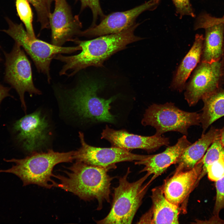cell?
I'll list each match as a JSON object with an SVG mask.
<instances>
[{
  "label": "cell",
  "mask_w": 224,
  "mask_h": 224,
  "mask_svg": "<svg viewBox=\"0 0 224 224\" xmlns=\"http://www.w3.org/2000/svg\"><path fill=\"white\" fill-rule=\"evenodd\" d=\"M138 24H134L118 33L108 34L88 40L73 39L81 48L79 54L66 56L59 54L54 59L64 63L60 75L72 76L89 66L102 67L104 62L112 55L124 49L129 44L143 39L135 36L134 31Z\"/></svg>",
  "instance_id": "6da1fadb"
},
{
  "label": "cell",
  "mask_w": 224,
  "mask_h": 224,
  "mask_svg": "<svg viewBox=\"0 0 224 224\" xmlns=\"http://www.w3.org/2000/svg\"><path fill=\"white\" fill-rule=\"evenodd\" d=\"M67 169L63 171L65 175H54L59 182L56 187L85 201L96 199L98 210L102 208L104 202H110V185L114 177L108 174L109 169L76 161Z\"/></svg>",
  "instance_id": "7a4b0ae2"
},
{
  "label": "cell",
  "mask_w": 224,
  "mask_h": 224,
  "mask_svg": "<svg viewBox=\"0 0 224 224\" xmlns=\"http://www.w3.org/2000/svg\"><path fill=\"white\" fill-rule=\"evenodd\" d=\"M74 153V151L59 152L52 150L34 152L24 158L5 159L15 165L8 169L0 170V173L14 174L22 181L23 186L33 184L48 189L56 187L57 183L52 179L54 167L60 163L72 162Z\"/></svg>",
  "instance_id": "3957f363"
},
{
  "label": "cell",
  "mask_w": 224,
  "mask_h": 224,
  "mask_svg": "<svg viewBox=\"0 0 224 224\" xmlns=\"http://www.w3.org/2000/svg\"><path fill=\"white\" fill-rule=\"evenodd\" d=\"M101 85L97 82L86 81L70 88L62 87L60 85L54 87L64 95L80 117L98 122L114 123L115 116L110 111V104L117 96L108 99L98 96L97 92L102 86Z\"/></svg>",
  "instance_id": "277c9868"
},
{
  "label": "cell",
  "mask_w": 224,
  "mask_h": 224,
  "mask_svg": "<svg viewBox=\"0 0 224 224\" xmlns=\"http://www.w3.org/2000/svg\"><path fill=\"white\" fill-rule=\"evenodd\" d=\"M128 168L126 174L119 179L117 187L114 188L111 209L98 224H131L141 204L148 185L144 182L150 175L146 174L136 181L129 182L128 177L130 173Z\"/></svg>",
  "instance_id": "5b68a950"
},
{
  "label": "cell",
  "mask_w": 224,
  "mask_h": 224,
  "mask_svg": "<svg viewBox=\"0 0 224 224\" xmlns=\"http://www.w3.org/2000/svg\"><path fill=\"white\" fill-rule=\"evenodd\" d=\"M7 21L8 28L3 31L23 48L33 61L38 72L46 75L48 82L51 80L50 63L55 56L59 54H71L81 49L79 45L58 46L36 38H31L21 24L14 23L7 18Z\"/></svg>",
  "instance_id": "8992f818"
},
{
  "label": "cell",
  "mask_w": 224,
  "mask_h": 224,
  "mask_svg": "<svg viewBox=\"0 0 224 224\" xmlns=\"http://www.w3.org/2000/svg\"><path fill=\"white\" fill-rule=\"evenodd\" d=\"M141 122L144 126L154 127L157 136L169 131L187 136L189 127L200 124V114L182 110L171 102L154 104L146 110Z\"/></svg>",
  "instance_id": "52a82bcc"
},
{
  "label": "cell",
  "mask_w": 224,
  "mask_h": 224,
  "mask_svg": "<svg viewBox=\"0 0 224 224\" xmlns=\"http://www.w3.org/2000/svg\"><path fill=\"white\" fill-rule=\"evenodd\" d=\"M3 52L5 58L4 80L16 90L22 107L26 111L25 93L28 92L32 96L40 95L41 92L34 85L30 62L21 47L15 42L11 52Z\"/></svg>",
  "instance_id": "ba28073f"
},
{
  "label": "cell",
  "mask_w": 224,
  "mask_h": 224,
  "mask_svg": "<svg viewBox=\"0 0 224 224\" xmlns=\"http://www.w3.org/2000/svg\"><path fill=\"white\" fill-rule=\"evenodd\" d=\"M221 60L212 63L200 62L186 85L184 98L190 106L222 86Z\"/></svg>",
  "instance_id": "9c48e42d"
},
{
  "label": "cell",
  "mask_w": 224,
  "mask_h": 224,
  "mask_svg": "<svg viewBox=\"0 0 224 224\" xmlns=\"http://www.w3.org/2000/svg\"><path fill=\"white\" fill-rule=\"evenodd\" d=\"M79 137L81 147L77 151H74L73 155L74 160L76 161L110 170L116 168L115 164L117 163L140 161L147 156L133 154L117 147L101 148L92 146L86 142L82 133L79 132Z\"/></svg>",
  "instance_id": "30bf717a"
},
{
  "label": "cell",
  "mask_w": 224,
  "mask_h": 224,
  "mask_svg": "<svg viewBox=\"0 0 224 224\" xmlns=\"http://www.w3.org/2000/svg\"><path fill=\"white\" fill-rule=\"evenodd\" d=\"M49 124L40 110L26 115L14 124L16 139L26 151L32 153L44 146L48 141Z\"/></svg>",
  "instance_id": "8fae6325"
},
{
  "label": "cell",
  "mask_w": 224,
  "mask_h": 224,
  "mask_svg": "<svg viewBox=\"0 0 224 224\" xmlns=\"http://www.w3.org/2000/svg\"><path fill=\"white\" fill-rule=\"evenodd\" d=\"M161 0H150L130 10L112 13L105 16L100 23L84 31L79 35L98 36L116 33L131 26L137 17L147 10L155 9Z\"/></svg>",
  "instance_id": "7c38bea8"
},
{
  "label": "cell",
  "mask_w": 224,
  "mask_h": 224,
  "mask_svg": "<svg viewBox=\"0 0 224 224\" xmlns=\"http://www.w3.org/2000/svg\"><path fill=\"white\" fill-rule=\"evenodd\" d=\"M204 29L205 31L200 61L212 63L221 60L224 44V22L217 21L206 12L197 18L194 26L195 30Z\"/></svg>",
  "instance_id": "4fadbf2b"
},
{
  "label": "cell",
  "mask_w": 224,
  "mask_h": 224,
  "mask_svg": "<svg viewBox=\"0 0 224 224\" xmlns=\"http://www.w3.org/2000/svg\"><path fill=\"white\" fill-rule=\"evenodd\" d=\"M54 12L49 16L51 29V44L62 46L71 41L75 35H79L82 24L77 16L73 17L66 0H54Z\"/></svg>",
  "instance_id": "5bb4252c"
},
{
  "label": "cell",
  "mask_w": 224,
  "mask_h": 224,
  "mask_svg": "<svg viewBox=\"0 0 224 224\" xmlns=\"http://www.w3.org/2000/svg\"><path fill=\"white\" fill-rule=\"evenodd\" d=\"M101 138L109 141L112 147L119 148L129 151L141 149L151 152L157 150L169 143L167 138L154 135L145 136L129 133L124 130H115L106 125L101 134Z\"/></svg>",
  "instance_id": "9a60e30c"
},
{
  "label": "cell",
  "mask_w": 224,
  "mask_h": 224,
  "mask_svg": "<svg viewBox=\"0 0 224 224\" xmlns=\"http://www.w3.org/2000/svg\"><path fill=\"white\" fill-rule=\"evenodd\" d=\"M202 166L200 160L192 169L175 172L172 177L166 180L161 186L166 198L180 207L196 186Z\"/></svg>",
  "instance_id": "2e32d148"
},
{
  "label": "cell",
  "mask_w": 224,
  "mask_h": 224,
  "mask_svg": "<svg viewBox=\"0 0 224 224\" xmlns=\"http://www.w3.org/2000/svg\"><path fill=\"white\" fill-rule=\"evenodd\" d=\"M191 144L184 135L174 145L169 147L163 152L156 155H147L143 159L135 162L136 165L144 166L141 172H146L152 177L151 182L164 173L171 165L175 164L185 148Z\"/></svg>",
  "instance_id": "e0dca14e"
},
{
  "label": "cell",
  "mask_w": 224,
  "mask_h": 224,
  "mask_svg": "<svg viewBox=\"0 0 224 224\" xmlns=\"http://www.w3.org/2000/svg\"><path fill=\"white\" fill-rule=\"evenodd\" d=\"M152 205L149 211L140 219L141 222L152 224H178L180 207L169 202L165 197L161 187L152 190ZM143 222V223H144Z\"/></svg>",
  "instance_id": "ac0fdd59"
},
{
  "label": "cell",
  "mask_w": 224,
  "mask_h": 224,
  "mask_svg": "<svg viewBox=\"0 0 224 224\" xmlns=\"http://www.w3.org/2000/svg\"><path fill=\"white\" fill-rule=\"evenodd\" d=\"M220 133V129L211 127L198 141L187 147L177 160L175 172L193 168L202 158L207 150Z\"/></svg>",
  "instance_id": "d6986e66"
},
{
  "label": "cell",
  "mask_w": 224,
  "mask_h": 224,
  "mask_svg": "<svg viewBox=\"0 0 224 224\" xmlns=\"http://www.w3.org/2000/svg\"><path fill=\"white\" fill-rule=\"evenodd\" d=\"M204 37L197 34L190 49L183 59L173 77L171 87L180 92L184 90L186 81L200 62Z\"/></svg>",
  "instance_id": "ffe728a7"
},
{
  "label": "cell",
  "mask_w": 224,
  "mask_h": 224,
  "mask_svg": "<svg viewBox=\"0 0 224 224\" xmlns=\"http://www.w3.org/2000/svg\"><path fill=\"white\" fill-rule=\"evenodd\" d=\"M202 100L203 106L200 121L203 134L212 123L224 116V89L221 86Z\"/></svg>",
  "instance_id": "44dd1931"
},
{
  "label": "cell",
  "mask_w": 224,
  "mask_h": 224,
  "mask_svg": "<svg viewBox=\"0 0 224 224\" xmlns=\"http://www.w3.org/2000/svg\"><path fill=\"white\" fill-rule=\"evenodd\" d=\"M223 157L224 148L221 141L219 133L201 159L203 164L202 169L198 180L197 184L207 173V166L220 158Z\"/></svg>",
  "instance_id": "7402d4cb"
},
{
  "label": "cell",
  "mask_w": 224,
  "mask_h": 224,
  "mask_svg": "<svg viewBox=\"0 0 224 224\" xmlns=\"http://www.w3.org/2000/svg\"><path fill=\"white\" fill-rule=\"evenodd\" d=\"M27 0H16L17 12L21 20L24 24L28 35L31 38L35 36L32 25L33 13Z\"/></svg>",
  "instance_id": "603a6c76"
},
{
  "label": "cell",
  "mask_w": 224,
  "mask_h": 224,
  "mask_svg": "<svg viewBox=\"0 0 224 224\" xmlns=\"http://www.w3.org/2000/svg\"><path fill=\"white\" fill-rule=\"evenodd\" d=\"M34 7L37 13L38 21L42 29L48 28L49 26V16L51 13L45 0H27Z\"/></svg>",
  "instance_id": "cb8c5ba5"
},
{
  "label": "cell",
  "mask_w": 224,
  "mask_h": 224,
  "mask_svg": "<svg viewBox=\"0 0 224 224\" xmlns=\"http://www.w3.org/2000/svg\"><path fill=\"white\" fill-rule=\"evenodd\" d=\"M208 179L216 182L224 176V157L209 165L207 168Z\"/></svg>",
  "instance_id": "d4e9b609"
},
{
  "label": "cell",
  "mask_w": 224,
  "mask_h": 224,
  "mask_svg": "<svg viewBox=\"0 0 224 224\" xmlns=\"http://www.w3.org/2000/svg\"><path fill=\"white\" fill-rule=\"evenodd\" d=\"M215 187L216 196L213 213L219 215L221 210L224 208V176L216 181Z\"/></svg>",
  "instance_id": "484cf974"
},
{
  "label": "cell",
  "mask_w": 224,
  "mask_h": 224,
  "mask_svg": "<svg viewBox=\"0 0 224 224\" xmlns=\"http://www.w3.org/2000/svg\"><path fill=\"white\" fill-rule=\"evenodd\" d=\"M175 7L176 13L182 17L188 16L194 17L195 14L189 0H172Z\"/></svg>",
  "instance_id": "4316f807"
},
{
  "label": "cell",
  "mask_w": 224,
  "mask_h": 224,
  "mask_svg": "<svg viewBox=\"0 0 224 224\" xmlns=\"http://www.w3.org/2000/svg\"><path fill=\"white\" fill-rule=\"evenodd\" d=\"M80 1L82 9L88 7L91 10L93 16V23L95 24L98 17L100 16L104 17L101 8L99 0H78Z\"/></svg>",
  "instance_id": "83f0119b"
},
{
  "label": "cell",
  "mask_w": 224,
  "mask_h": 224,
  "mask_svg": "<svg viewBox=\"0 0 224 224\" xmlns=\"http://www.w3.org/2000/svg\"><path fill=\"white\" fill-rule=\"evenodd\" d=\"M10 88L5 87L0 84V105L2 100L5 97L10 96L9 91Z\"/></svg>",
  "instance_id": "f1b7e54d"
},
{
  "label": "cell",
  "mask_w": 224,
  "mask_h": 224,
  "mask_svg": "<svg viewBox=\"0 0 224 224\" xmlns=\"http://www.w3.org/2000/svg\"><path fill=\"white\" fill-rule=\"evenodd\" d=\"M200 223H217L224 224V220L221 219L219 215H214L209 220L206 221H202Z\"/></svg>",
  "instance_id": "f546056e"
},
{
  "label": "cell",
  "mask_w": 224,
  "mask_h": 224,
  "mask_svg": "<svg viewBox=\"0 0 224 224\" xmlns=\"http://www.w3.org/2000/svg\"><path fill=\"white\" fill-rule=\"evenodd\" d=\"M221 61L222 64V81H221V85H222L224 84V44L223 49V51L222 57L221 59Z\"/></svg>",
  "instance_id": "4dcf8cb0"
},
{
  "label": "cell",
  "mask_w": 224,
  "mask_h": 224,
  "mask_svg": "<svg viewBox=\"0 0 224 224\" xmlns=\"http://www.w3.org/2000/svg\"><path fill=\"white\" fill-rule=\"evenodd\" d=\"M220 137L221 142L224 148V126L220 129Z\"/></svg>",
  "instance_id": "1f68e13d"
},
{
  "label": "cell",
  "mask_w": 224,
  "mask_h": 224,
  "mask_svg": "<svg viewBox=\"0 0 224 224\" xmlns=\"http://www.w3.org/2000/svg\"><path fill=\"white\" fill-rule=\"evenodd\" d=\"M48 9L50 10L51 5L52 3L54 0H45Z\"/></svg>",
  "instance_id": "d6a6232c"
},
{
  "label": "cell",
  "mask_w": 224,
  "mask_h": 224,
  "mask_svg": "<svg viewBox=\"0 0 224 224\" xmlns=\"http://www.w3.org/2000/svg\"><path fill=\"white\" fill-rule=\"evenodd\" d=\"M217 20L219 22H224V16L221 18H217Z\"/></svg>",
  "instance_id": "836d02e7"
},
{
  "label": "cell",
  "mask_w": 224,
  "mask_h": 224,
  "mask_svg": "<svg viewBox=\"0 0 224 224\" xmlns=\"http://www.w3.org/2000/svg\"></svg>",
  "instance_id": "e575fe53"
}]
</instances>
